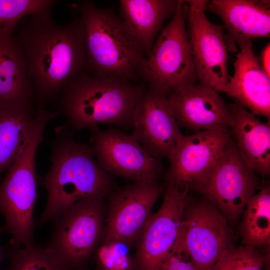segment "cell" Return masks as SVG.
<instances>
[{"instance_id":"15","label":"cell","mask_w":270,"mask_h":270,"mask_svg":"<svg viewBox=\"0 0 270 270\" xmlns=\"http://www.w3.org/2000/svg\"><path fill=\"white\" fill-rule=\"evenodd\" d=\"M132 135L152 156L170 158L183 136L171 112L167 96L149 87L144 90L134 108Z\"/></svg>"},{"instance_id":"25","label":"cell","mask_w":270,"mask_h":270,"mask_svg":"<svg viewBox=\"0 0 270 270\" xmlns=\"http://www.w3.org/2000/svg\"><path fill=\"white\" fill-rule=\"evenodd\" d=\"M54 0H0V36H10L18 22L52 6Z\"/></svg>"},{"instance_id":"23","label":"cell","mask_w":270,"mask_h":270,"mask_svg":"<svg viewBox=\"0 0 270 270\" xmlns=\"http://www.w3.org/2000/svg\"><path fill=\"white\" fill-rule=\"evenodd\" d=\"M239 232L242 244L256 248L270 244V188H262L248 202Z\"/></svg>"},{"instance_id":"1","label":"cell","mask_w":270,"mask_h":270,"mask_svg":"<svg viewBox=\"0 0 270 270\" xmlns=\"http://www.w3.org/2000/svg\"><path fill=\"white\" fill-rule=\"evenodd\" d=\"M52 6L32 15L15 40L40 106L58 97L64 84L86 67L80 18L58 24L52 18Z\"/></svg>"},{"instance_id":"26","label":"cell","mask_w":270,"mask_h":270,"mask_svg":"<svg viewBox=\"0 0 270 270\" xmlns=\"http://www.w3.org/2000/svg\"><path fill=\"white\" fill-rule=\"evenodd\" d=\"M264 260L256 248L234 246L224 252L213 270H262Z\"/></svg>"},{"instance_id":"9","label":"cell","mask_w":270,"mask_h":270,"mask_svg":"<svg viewBox=\"0 0 270 270\" xmlns=\"http://www.w3.org/2000/svg\"><path fill=\"white\" fill-rule=\"evenodd\" d=\"M260 186L256 173L246 163L232 138L195 190L212 202L232 226L240 221L248 202Z\"/></svg>"},{"instance_id":"31","label":"cell","mask_w":270,"mask_h":270,"mask_svg":"<svg viewBox=\"0 0 270 270\" xmlns=\"http://www.w3.org/2000/svg\"><path fill=\"white\" fill-rule=\"evenodd\" d=\"M96 270H106V269L100 268V267H97Z\"/></svg>"},{"instance_id":"16","label":"cell","mask_w":270,"mask_h":270,"mask_svg":"<svg viewBox=\"0 0 270 270\" xmlns=\"http://www.w3.org/2000/svg\"><path fill=\"white\" fill-rule=\"evenodd\" d=\"M169 108L178 126L196 132L229 128L230 114L221 96L200 83L167 96Z\"/></svg>"},{"instance_id":"21","label":"cell","mask_w":270,"mask_h":270,"mask_svg":"<svg viewBox=\"0 0 270 270\" xmlns=\"http://www.w3.org/2000/svg\"><path fill=\"white\" fill-rule=\"evenodd\" d=\"M34 96L21 48L10 36H0V105L32 102Z\"/></svg>"},{"instance_id":"2","label":"cell","mask_w":270,"mask_h":270,"mask_svg":"<svg viewBox=\"0 0 270 270\" xmlns=\"http://www.w3.org/2000/svg\"><path fill=\"white\" fill-rule=\"evenodd\" d=\"M50 156L52 166L40 183L48 199L41 224L54 222L69 206L90 198H104L114 190L110 174L95 160L90 145L76 142L65 128L56 130Z\"/></svg>"},{"instance_id":"13","label":"cell","mask_w":270,"mask_h":270,"mask_svg":"<svg viewBox=\"0 0 270 270\" xmlns=\"http://www.w3.org/2000/svg\"><path fill=\"white\" fill-rule=\"evenodd\" d=\"M90 145L98 165L109 174L138 181L158 179L163 166L132 135L115 128L90 130Z\"/></svg>"},{"instance_id":"6","label":"cell","mask_w":270,"mask_h":270,"mask_svg":"<svg viewBox=\"0 0 270 270\" xmlns=\"http://www.w3.org/2000/svg\"><path fill=\"white\" fill-rule=\"evenodd\" d=\"M186 16L184 0H178L172 20L162 30L139 72L150 88L166 96L196 84L198 78Z\"/></svg>"},{"instance_id":"7","label":"cell","mask_w":270,"mask_h":270,"mask_svg":"<svg viewBox=\"0 0 270 270\" xmlns=\"http://www.w3.org/2000/svg\"><path fill=\"white\" fill-rule=\"evenodd\" d=\"M104 198H90L67 208L54 222L46 246L68 270H84L86 262L102 240Z\"/></svg>"},{"instance_id":"14","label":"cell","mask_w":270,"mask_h":270,"mask_svg":"<svg viewBox=\"0 0 270 270\" xmlns=\"http://www.w3.org/2000/svg\"><path fill=\"white\" fill-rule=\"evenodd\" d=\"M232 138L229 128L182 136L170 158L167 186L184 184L195 190L206 177Z\"/></svg>"},{"instance_id":"4","label":"cell","mask_w":270,"mask_h":270,"mask_svg":"<svg viewBox=\"0 0 270 270\" xmlns=\"http://www.w3.org/2000/svg\"><path fill=\"white\" fill-rule=\"evenodd\" d=\"M78 8L86 67L94 74L128 81L139 74L145 52L122 19L90 1Z\"/></svg>"},{"instance_id":"19","label":"cell","mask_w":270,"mask_h":270,"mask_svg":"<svg viewBox=\"0 0 270 270\" xmlns=\"http://www.w3.org/2000/svg\"><path fill=\"white\" fill-rule=\"evenodd\" d=\"M229 129L243 158L256 173L263 176L270 172V123L256 118L238 104L228 107Z\"/></svg>"},{"instance_id":"28","label":"cell","mask_w":270,"mask_h":270,"mask_svg":"<svg viewBox=\"0 0 270 270\" xmlns=\"http://www.w3.org/2000/svg\"><path fill=\"white\" fill-rule=\"evenodd\" d=\"M160 270H197L178 241L168 254Z\"/></svg>"},{"instance_id":"29","label":"cell","mask_w":270,"mask_h":270,"mask_svg":"<svg viewBox=\"0 0 270 270\" xmlns=\"http://www.w3.org/2000/svg\"><path fill=\"white\" fill-rule=\"evenodd\" d=\"M260 60V64L266 74L270 77V44H268L263 48L261 52Z\"/></svg>"},{"instance_id":"12","label":"cell","mask_w":270,"mask_h":270,"mask_svg":"<svg viewBox=\"0 0 270 270\" xmlns=\"http://www.w3.org/2000/svg\"><path fill=\"white\" fill-rule=\"evenodd\" d=\"M188 191L184 184L167 186L160 208L152 214L136 242L137 270H160L180 238Z\"/></svg>"},{"instance_id":"30","label":"cell","mask_w":270,"mask_h":270,"mask_svg":"<svg viewBox=\"0 0 270 270\" xmlns=\"http://www.w3.org/2000/svg\"><path fill=\"white\" fill-rule=\"evenodd\" d=\"M8 247H2L0 246V265L2 262L8 258Z\"/></svg>"},{"instance_id":"10","label":"cell","mask_w":270,"mask_h":270,"mask_svg":"<svg viewBox=\"0 0 270 270\" xmlns=\"http://www.w3.org/2000/svg\"><path fill=\"white\" fill-rule=\"evenodd\" d=\"M163 190L158 180H146L108 195L109 204L102 243L118 242L128 246L136 242Z\"/></svg>"},{"instance_id":"17","label":"cell","mask_w":270,"mask_h":270,"mask_svg":"<svg viewBox=\"0 0 270 270\" xmlns=\"http://www.w3.org/2000/svg\"><path fill=\"white\" fill-rule=\"evenodd\" d=\"M270 0H212L206 9L218 15L227 32L224 35L228 50H235L252 38L269 37L270 32Z\"/></svg>"},{"instance_id":"20","label":"cell","mask_w":270,"mask_h":270,"mask_svg":"<svg viewBox=\"0 0 270 270\" xmlns=\"http://www.w3.org/2000/svg\"><path fill=\"white\" fill-rule=\"evenodd\" d=\"M178 0H121L120 18L149 56L164 22L176 10Z\"/></svg>"},{"instance_id":"24","label":"cell","mask_w":270,"mask_h":270,"mask_svg":"<svg viewBox=\"0 0 270 270\" xmlns=\"http://www.w3.org/2000/svg\"><path fill=\"white\" fill-rule=\"evenodd\" d=\"M8 266L2 270H68L46 246L34 242L19 247L10 244Z\"/></svg>"},{"instance_id":"5","label":"cell","mask_w":270,"mask_h":270,"mask_svg":"<svg viewBox=\"0 0 270 270\" xmlns=\"http://www.w3.org/2000/svg\"><path fill=\"white\" fill-rule=\"evenodd\" d=\"M53 118L45 110L37 112L22 148L0 184V212L4 218L0 233L12 236L9 244L13 246L34 242V211L38 198L36 156L46 126Z\"/></svg>"},{"instance_id":"22","label":"cell","mask_w":270,"mask_h":270,"mask_svg":"<svg viewBox=\"0 0 270 270\" xmlns=\"http://www.w3.org/2000/svg\"><path fill=\"white\" fill-rule=\"evenodd\" d=\"M38 110L32 102L0 105V174L18 154Z\"/></svg>"},{"instance_id":"3","label":"cell","mask_w":270,"mask_h":270,"mask_svg":"<svg viewBox=\"0 0 270 270\" xmlns=\"http://www.w3.org/2000/svg\"><path fill=\"white\" fill-rule=\"evenodd\" d=\"M144 89L142 84L82 72L64 86L58 112L74 130H90L100 124L132 126L134 108Z\"/></svg>"},{"instance_id":"18","label":"cell","mask_w":270,"mask_h":270,"mask_svg":"<svg viewBox=\"0 0 270 270\" xmlns=\"http://www.w3.org/2000/svg\"><path fill=\"white\" fill-rule=\"evenodd\" d=\"M234 63V74L220 90L235 99L242 107L270 120V77L262 68L255 56L251 40L240 46Z\"/></svg>"},{"instance_id":"11","label":"cell","mask_w":270,"mask_h":270,"mask_svg":"<svg viewBox=\"0 0 270 270\" xmlns=\"http://www.w3.org/2000/svg\"><path fill=\"white\" fill-rule=\"evenodd\" d=\"M206 0H184L190 32L192 60L200 83L217 92L228 82V48L222 26L216 24L205 14Z\"/></svg>"},{"instance_id":"8","label":"cell","mask_w":270,"mask_h":270,"mask_svg":"<svg viewBox=\"0 0 270 270\" xmlns=\"http://www.w3.org/2000/svg\"><path fill=\"white\" fill-rule=\"evenodd\" d=\"M234 240L232 226L212 202L189 196L178 240L197 270H213Z\"/></svg>"},{"instance_id":"27","label":"cell","mask_w":270,"mask_h":270,"mask_svg":"<svg viewBox=\"0 0 270 270\" xmlns=\"http://www.w3.org/2000/svg\"><path fill=\"white\" fill-rule=\"evenodd\" d=\"M128 246L118 242L102 243L96 252L98 267L107 270H131L132 262Z\"/></svg>"}]
</instances>
